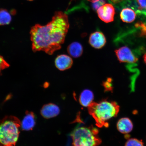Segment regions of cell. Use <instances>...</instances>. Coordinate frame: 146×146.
Returning a JSON list of instances; mask_svg holds the SVG:
<instances>
[{
	"instance_id": "1",
	"label": "cell",
	"mask_w": 146,
	"mask_h": 146,
	"mask_svg": "<svg viewBox=\"0 0 146 146\" xmlns=\"http://www.w3.org/2000/svg\"><path fill=\"white\" fill-rule=\"evenodd\" d=\"M69 27L68 16L61 11L56 12L47 25H36L30 31L33 51L52 54L61 48Z\"/></svg>"
},
{
	"instance_id": "2",
	"label": "cell",
	"mask_w": 146,
	"mask_h": 146,
	"mask_svg": "<svg viewBox=\"0 0 146 146\" xmlns=\"http://www.w3.org/2000/svg\"><path fill=\"white\" fill-rule=\"evenodd\" d=\"M89 114L92 116L99 127L106 126L107 122L117 116L119 106L114 102L107 100L93 103L88 107Z\"/></svg>"
},
{
	"instance_id": "3",
	"label": "cell",
	"mask_w": 146,
	"mask_h": 146,
	"mask_svg": "<svg viewBox=\"0 0 146 146\" xmlns=\"http://www.w3.org/2000/svg\"><path fill=\"white\" fill-rule=\"evenodd\" d=\"M21 122L15 116H8L0 120V146H15L20 134Z\"/></svg>"
},
{
	"instance_id": "4",
	"label": "cell",
	"mask_w": 146,
	"mask_h": 146,
	"mask_svg": "<svg viewBox=\"0 0 146 146\" xmlns=\"http://www.w3.org/2000/svg\"><path fill=\"white\" fill-rule=\"evenodd\" d=\"M98 130L85 127L76 128L71 134L73 146H97L101 143Z\"/></svg>"
},
{
	"instance_id": "5",
	"label": "cell",
	"mask_w": 146,
	"mask_h": 146,
	"mask_svg": "<svg viewBox=\"0 0 146 146\" xmlns=\"http://www.w3.org/2000/svg\"><path fill=\"white\" fill-rule=\"evenodd\" d=\"M115 54L120 62L127 63L129 64H134L138 61L132 51L128 47L124 46L115 51Z\"/></svg>"
},
{
	"instance_id": "6",
	"label": "cell",
	"mask_w": 146,
	"mask_h": 146,
	"mask_svg": "<svg viewBox=\"0 0 146 146\" xmlns=\"http://www.w3.org/2000/svg\"><path fill=\"white\" fill-rule=\"evenodd\" d=\"M97 13L100 19L106 23L113 21L115 10L113 6L109 3L102 5L97 10Z\"/></svg>"
},
{
	"instance_id": "7",
	"label": "cell",
	"mask_w": 146,
	"mask_h": 146,
	"mask_svg": "<svg viewBox=\"0 0 146 146\" xmlns=\"http://www.w3.org/2000/svg\"><path fill=\"white\" fill-rule=\"evenodd\" d=\"M89 41L91 46L97 49L103 48L106 43V39L104 35L98 31L90 35Z\"/></svg>"
},
{
	"instance_id": "8",
	"label": "cell",
	"mask_w": 146,
	"mask_h": 146,
	"mask_svg": "<svg viewBox=\"0 0 146 146\" xmlns=\"http://www.w3.org/2000/svg\"><path fill=\"white\" fill-rule=\"evenodd\" d=\"M60 112L59 107L53 103H49L44 105L41 110V115L47 119L58 116Z\"/></svg>"
},
{
	"instance_id": "9",
	"label": "cell",
	"mask_w": 146,
	"mask_h": 146,
	"mask_svg": "<svg viewBox=\"0 0 146 146\" xmlns=\"http://www.w3.org/2000/svg\"><path fill=\"white\" fill-rule=\"evenodd\" d=\"M73 61L70 56L62 54L58 56L55 61L56 66L61 71H64L70 68L72 66Z\"/></svg>"
},
{
	"instance_id": "10",
	"label": "cell",
	"mask_w": 146,
	"mask_h": 146,
	"mask_svg": "<svg viewBox=\"0 0 146 146\" xmlns=\"http://www.w3.org/2000/svg\"><path fill=\"white\" fill-rule=\"evenodd\" d=\"M21 123L22 130L29 131L32 130L36 123V117L31 111H27Z\"/></svg>"
},
{
	"instance_id": "11",
	"label": "cell",
	"mask_w": 146,
	"mask_h": 146,
	"mask_svg": "<svg viewBox=\"0 0 146 146\" xmlns=\"http://www.w3.org/2000/svg\"><path fill=\"white\" fill-rule=\"evenodd\" d=\"M117 128L119 131L124 134H127L132 131L133 125L131 120L128 118L120 119L117 123Z\"/></svg>"
},
{
	"instance_id": "12",
	"label": "cell",
	"mask_w": 146,
	"mask_h": 146,
	"mask_svg": "<svg viewBox=\"0 0 146 146\" xmlns=\"http://www.w3.org/2000/svg\"><path fill=\"white\" fill-rule=\"evenodd\" d=\"M94 98V94L92 91L89 89H85L80 94L79 101L83 106L89 107L93 103Z\"/></svg>"
},
{
	"instance_id": "13",
	"label": "cell",
	"mask_w": 146,
	"mask_h": 146,
	"mask_svg": "<svg viewBox=\"0 0 146 146\" xmlns=\"http://www.w3.org/2000/svg\"><path fill=\"white\" fill-rule=\"evenodd\" d=\"M67 50L68 54L74 58L81 56L83 52V47L81 44L77 42L71 43L68 46Z\"/></svg>"
},
{
	"instance_id": "14",
	"label": "cell",
	"mask_w": 146,
	"mask_h": 146,
	"mask_svg": "<svg viewBox=\"0 0 146 146\" xmlns=\"http://www.w3.org/2000/svg\"><path fill=\"white\" fill-rule=\"evenodd\" d=\"M120 17L124 22L131 23L135 19L136 14L132 9L126 8L122 10L120 13Z\"/></svg>"
},
{
	"instance_id": "15",
	"label": "cell",
	"mask_w": 146,
	"mask_h": 146,
	"mask_svg": "<svg viewBox=\"0 0 146 146\" xmlns=\"http://www.w3.org/2000/svg\"><path fill=\"white\" fill-rule=\"evenodd\" d=\"M133 9L137 13L146 16V0H134Z\"/></svg>"
},
{
	"instance_id": "16",
	"label": "cell",
	"mask_w": 146,
	"mask_h": 146,
	"mask_svg": "<svg viewBox=\"0 0 146 146\" xmlns=\"http://www.w3.org/2000/svg\"><path fill=\"white\" fill-rule=\"evenodd\" d=\"M11 19V16L8 11L5 10L0 11V25L9 24Z\"/></svg>"
},
{
	"instance_id": "17",
	"label": "cell",
	"mask_w": 146,
	"mask_h": 146,
	"mask_svg": "<svg viewBox=\"0 0 146 146\" xmlns=\"http://www.w3.org/2000/svg\"><path fill=\"white\" fill-rule=\"evenodd\" d=\"M125 146H144V145L141 140L136 138H131L126 142Z\"/></svg>"
},
{
	"instance_id": "18",
	"label": "cell",
	"mask_w": 146,
	"mask_h": 146,
	"mask_svg": "<svg viewBox=\"0 0 146 146\" xmlns=\"http://www.w3.org/2000/svg\"><path fill=\"white\" fill-rule=\"evenodd\" d=\"M135 27L140 31V35L146 38V25L142 22L137 23Z\"/></svg>"
},
{
	"instance_id": "19",
	"label": "cell",
	"mask_w": 146,
	"mask_h": 146,
	"mask_svg": "<svg viewBox=\"0 0 146 146\" xmlns=\"http://www.w3.org/2000/svg\"><path fill=\"white\" fill-rule=\"evenodd\" d=\"M112 80L111 78H108L103 82V86L104 87L106 91H111L112 90Z\"/></svg>"
},
{
	"instance_id": "20",
	"label": "cell",
	"mask_w": 146,
	"mask_h": 146,
	"mask_svg": "<svg viewBox=\"0 0 146 146\" xmlns=\"http://www.w3.org/2000/svg\"><path fill=\"white\" fill-rule=\"evenodd\" d=\"M9 66L10 65L5 61L3 56H0V76L1 74L2 71L8 68Z\"/></svg>"
},
{
	"instance_id": "21",
	"label": "cell",
	"mask_w": 146,
	"mask_h": 146,
	"mask_svg": "<svg viewBox=\"0 0 146 146\" xmlns=\"http://www.w3.org/2000/svg\"><path fill=\"white\" fill-rule=\"evenodd\" d=\"M105 4V0H99L95 3H93L92 5L93 8L95 10H97L100 7Z\"/></svg>"
},
{
	"instance_id": "22",
	"label": "cell",
	"mask_w": 146,
	"mask_h": 146,
	"mask_svg": "<svg viewBox=\"0 0 146 146\" xmlns=\"http://www.w3.org/2000/svg\"><path fill=\"white\" fill-rule=\"evenodd\" d=\"M87 1H89L91 2H92V3H94L96 2L99 1V0H87Z\"/></svg>"
},
{
	"instance_id": "23",
	"label": "cell",
	"mask_w": 146,
	"mask_h": 146,
	"mask_svg": "<svg viewBox=\"0 0 146 146\" xmlns=\"http://www.w3.org/2000/svg\"><path fill=\"white\" fill-rule=\"evenodd\" d=\"M143 59L144 62H145L146 64V53L145 54H144L143 56Z\"/></svg>"
},
{
	"instance_id": "24",
	"label": "cell",
	"mask_w": 146,
	"mask_h": 146,
	"mask_svg": "<svg viewBox=\"0 0 146 146\" xmlns=\"http://www.w3.org/2000/svg\"><path fill=\"white\" fill-rule=\"evenodd\" d=\"M28 1H33V0H28Z\"/></svg>"
}]
</instances>
